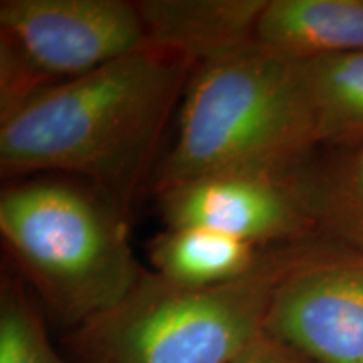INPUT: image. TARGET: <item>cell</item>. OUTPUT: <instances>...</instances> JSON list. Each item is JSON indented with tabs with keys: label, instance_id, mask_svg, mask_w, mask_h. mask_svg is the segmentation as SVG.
Here are the masks:
<instances>
[{
	"label": "cell",
	"instance_id": "obj_1",
	"mask_svg": "<svg viewBox=\"0 0 363 363\" xmlns=\"http://www.w3.org/2000/svg\"><path fill=\"white\" fill-rule=\"evenodd\" d=\"M195 67L147 44L39 93L0 118V174L76 175L130 217Z\"/></svg>",
	"mask_w": 363,
	"mask_h": 363
},
{
	"label": "cell",
	"instance_id": "obj_2",
	"mask_svg": "<svg viewBox=\"0 0 363 363\" xmlns=\"http://www.w3.org/2000/svg\"><path fill=\"white\" fill-rule=\"evenodd\" d=\"M315 150L296 61L254 43L195 67L150 184L158 195L225 172L289 174Z\"/></svg>",
	"mask_w": 363,
	"mask_h": 363
},
{
	"label": "cell",
	"instance_id": "obj_3",
	"mask_svg": "<svg viewBox=\"0 0 363 363\" xmlns=\"http://www.w3.org/2000/svg\"><path fill=\"white\" fill-rule=\"evenodd\" d=\"M311 239L269 247L230 283L190 288L145 271L65 345L74 363H230L266 335L272 296Z\"/></svg>",
	"mask_w": 363,
	"mask_h": 363
},
{
	"label": "cell",
	"instance_id": "obj_4",
	"mask_svg": "<svg viewBox=\"0 0 363 363\" xmlns=\"http://www.w3.org/2000/svg\"><path fill=\"white\" fill-rule=\"evenodd\" d=\"M0 234L17 274L67 331L115 306L147 271L131 249L128 216L88 184H9Z\"/></svg>",
	"mask_w": 363,
	"mask_h": 363
},
{
	"label": "cell",
	"instance_id": "obj_5",
	"mask_svg": "<svg viewBox=\"0 0 363 363\" xmlns=\"http://www.w3.org/2000/svg\"><path fill=\"white\" fill-rule=\"evenodd\" d=\"M147 44L135 2L2 0L0 118Z\"/></svg>",
	"mask_w": 363,
	"mask_h": 363
},
{
	"label": "cell",
	"instance_id": "obj_6",
	"mask_svg": "<svg viewBox=\"0 0 363 363\" xmlns=\"http://www.w3.org/2000/svg\"><path fill=\"white\" fill-rule=\"evenodd\" d=\"M266 335L311 363H363V254L311 239L272 296Z\"/></svg>",
	"mask_w": 363,
	"mask_h": 363
},
{
	"label": "cell",
	"instance_id": "obj_7",
	"mask_svg": "<svg viewBox=\"0 0 363 363\" xmlns=\"http://www.w3.org/2000/svg\"><path fill=\"white\" fill-rule=\"evenodd\" d=\"M172 229L203 227L259 247L320 238L289 174L225 172L158 194Z\"/></svg>",
	"mask_w": 363,
	"mask_h": 363
},
{
	"label": "cell",
	"instance_id": "obj_8",
	"mask_svg": "<svg viewBox=\"0 0 363 363\" xmlns=\"http://www.w3.org/2000/svg\"><path fill=\"white\" fill-rule=\"evenodd\" d=\"M148 44L184 54L195 66L256 43L266 0H138Z\"/></svg>",
	"mask_w": 363,
	"mask_h": 363
},
{
	"label": "cell",
	"instance_id": "obj_9",
	"mask_svg": "<svg viewBox=\"0 0 363 363\" xmlns=\"http://www.w3.org/2000/svg\"><path fill=\"white\" fill-rule=\"evenodd\" d=\"M254 39L293 61L363 52V0H266Z\"/></svg>",
	"mask_w": 363,
	"mask_h": 363
},
{
	"label": "cell",
	"instance_id": "obj_10",
	"mask_svg": "<svg viewBox=\"0 0 363 363\" xmlns=\"http://www.w3.org/2000/svg\"><path fill=\"white\" fill-rule=\"evenodd\" d=\"M293 180L318 235L363 254V143L316 148Z\"/></svg>",
	"mask_w": 363,
	"mask_h": 363
},
{
	"label": "cell",
	"instance_id": "obj_11",
	"mask_svg": "<svg viewBox=\"0 0 363 363\" xmlns=\"http://www.w3.org/2000/svg\"><path fill=\"white\" fill-rule=\"evenodd\" d=\"M316 148L363 143V52L296 61Z\"/></svg>",
	"mask_w": 363,
	"mask_h": 363
},
{
	"label": "cell",
	"instance_id": "obj_12",
	"mask_svg": "<svg viewBox=\"0 0 363 363\" xmlns=\"http://www.w3.org/2000/svg\"><path fill=\"white\" fill-rule=\"evenodd\" d=\"M269 247L203 227H169L150 240L153 271L180 286L207 288L242 278Z\"/></svg>",
	"mask_w": 363,
	"mask_h": 363
},
{
	"label": "cell",
	"instance_id": "obj_13",
	"mask_svg": "<svg viewBox=\"0 0 363 363\" xmlns=\"http://www.w3.org/2000/svg\"><path fill=\"white\" fill-rule=\"evenodd\" d=\"M0 363H66L49 340L43 306L17 272L0 278Z\"/></svg>",
	"mask_w": 363,
	"mask_h": 363
},
{
	"label": "cell",
	"instance_id": "obj_14",
	"mask_svg": "<svg viewBox=\"0 0 363 363\" xmlns=\"http://www.w3.org/2000/svg\"><path fill=\"white\" fill-rule=\"evenodd\" d=\"M230 363H311L286 345L264 335Z\"/></svg>",
	"mask_w": 363,
	"mask_h": 363
}]
</instances>
